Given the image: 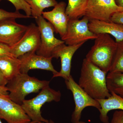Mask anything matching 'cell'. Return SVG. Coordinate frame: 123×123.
I'll return each instance as SVG.
<instances>
[{"instance_id":"83f0119b","label":"cell","mask_w":123,"mask_h":123,"mask_svg":"<svg viewBox=\"0 0 123 123\" xmlns=\"http://www.w3.org/2000/svg\"><path fill=\"white\" fill-rule=\"evenodd\" d=\"M9 92L6 86H0V95H8Z\"/></svg>"},{"instance_id":"484cf974","label":"cell","mask_w":123,"mask_h":123,"mask_svg":"<svg viewBox=\"0 0 123 123\" xmlns=\"http://www.w3.org/2000/svg\"><path fill=\"white\" fill-rule=\"evenodd\" d=\"M12 55L10 53V48L8 46L0 43V56Z\"/></svg>"},{"instance_id":"30bf717a","label":"cell","mask_w":123,"mask_h":123,"mask_svg":"<svg viewBox=\"0 0 123 123\" xmlns=\"http://www.w3.org/2000/svg\"><path fill=\"white\" fill-rule=\"evenodd\" d=\"M0 118L8 123H27L31 121L21 105L16 103L8 95H0Z\"/></svg>"},{"instance_id":"d6986e66","label":"cell","mask_w":123,"mask_h":123,"mask_svg":"<svg viewBox=\"0 0 123 123\" xmlns=\"http://www.w3.org/2000/svg\"><path fill=\"white\" fill-rule=\"evenodd\" d=\"M106 83L110 92H114L123 98V72H108Z\"/></svg>"},{"instance_id":"7402d4cb","label":"cell","mask_w":123,"mask_h":123,"mask_svg":"<svg viewBox=\"0 0 123 123\" xmlns=\"http://www.w3.org/2000/svg\"><path fill=\"white\" fill-rule=\"evenodd\" d=\"M1 0H0V1ZM11 2L15 7L16 11L22 10L25 12L26 15L31 17V11L29 5L25 0H8Z\"/></svg>"},{"instance_id":"277c9868","label":"cell","mask_w":123,"mask_h":123,"mask_svg":"<svg viewBox=\"0 0 123 123\" xmlns=\"http://www.w3.org/2000/svg\"><path fill=\"white\" fill-rule=\"evenodd\" d=\"M61 97V94L60 91L55 90L48 85L42 89L38 94L35 98L29 100H24L21 105L32 121L47 123L49 120L42 116L41 108L46 103L53 101L59 102Z\"/></svg>"},{"instance_id":"e0dca14e","label":"cell","mask_w":123,"mask_h":123,"mask_svg":"<svg viewBox=\"0 0 123 123\" xmlns=\"http://www.w3.org/2000/svg\"><path fill=\"white\" fill-rule=\"evenodd\" d=\"M21 62L18 58L12 55L0 56V69L8 81L20 73Z\"/></svg>"},{"instance_id":"8fae6325","label":"cell","mask_w":123,"mask_h":123,"mask_svg":"<svg viewBox=\"0 0 123 123\" xmlns=\"http://www.w3.org/2000/svg\"><path fill=\"white\" fill-rule=\"evenodd\" d=\"M84 43L71 46H66L65 43L56 47L52 51L51 57L59 59L61 60V69L57 74L53 75V78L61 77L65 80L71 76V65L73 56L76 52L81 47Z\"/></svg>"},{"instance_id":"ac0fdd59","label":"cell","mask_w":123,"mask_h":123,"mask_svg":"<svg viewBox=\"0 0 123 123\" xmlns=\"http://www.w3.org/2000/svg\"><path fill=\"white\" fill-rule=\"evenodd\" d=\"M88 0H68L66 13L69 19H78L85 14Z\"/></svg>"},{"instance_id":"52a82bcc","label":"cell","mask_w":123,"mask_h":123,"mask_svg":"<svg viewBox=\"0 0 123 123\" xmlns=\"http://www.w3.org/2000/svg\"><path fill=\"white\" fill-rule=\"evenodd\" d=\"M35 20L40 31L41 41L40 46L36 53L44 57H51L53 49L65 42L55 37L53 26L42 15L36 18Z\"/></svg>"},{"instance_id":"5b68a950","label":"cell","mask_w":123,"mask_h":123,"mask_svg":"<svg viewBox=\"0 0 123 123\" xmlns=\"http://www.w3.org/2000/svg\"><path fill=\"white\" fill-rule=\"evenodd\" d=\"M65 83L67 88L72 93L75 102V110L71 118L72 123H77L80 121L82 112L86 107H93L100 110L101 106L98 101L87 94L75 81L72 75L65 80Z\"/></svg>"},{"instance_id":"cb8c5ba5","label":"cell","mask_w":123,"mask_h":123,"mask_svg":"<svg viewBox=\"0 0 123 123\" xmlns=\"http://www.w3.org/2000/svg\"><path fill=\"white\" fill-rule=\"evenodd\" d=\"M111 123H123V111H116L114 112Z\"/></svg>"},{"instance_id":"ffe728a7","label":"cell","mask_w":123,"mask_h":123,"mask_svg":"<svg viewBox=\"0 0 123 123\" xmlns=\"http://www.w3.org/2000/svg\"><path fill=\"white\" fill-rule=\"evenodd\" d=\"M30 7L31 15L37 18L41 15L44 9L55 7L58 4L56 0H25Z\"/></svg>"},{"instance_id":"2e32d148","label":"cell","mask_w":123,"mask_h":123,"mask_svg":"<svg viewBox=\"0 0 123 123\" xmlns=\"http://www.w3.org/2000/svg\"><path fill=\"white\" fill-rule=\"evenodd\" d=\"M110 93L111 95L108 98L97 100L101 106L99 111V118L103 123H109L107 114L110 111L117 110L123 111V98L114 92Z\"/></svg>"},{"instance_id":"3957f363","label":"cell","mask_w":123,"mask_h":123,"mask_svg":"<svg viewBox=\"0 0 123 123\" xmlns=\"http://www.w3.org/2000/svg\"><path fill=\"white\" fill-rule=\"evenodd\" d=\"M49 84V81L40 80L30 76L28 74L20 73L8 81L6 87L9 98L16 103L21 105L27 95L39 92Z\"/></svg>"},{"instance_id":"4316f807","label":"cell","mask_w":123,"mask_h":123,"mask_svg":"<svg viewBox=\"0 0 123 123\" xmlns=\"http://www.w3.org/2000/svg\"><path fill=\"white\" fill-rule=\"evenodd\" d=\"M8 81L0 69V86H6Z\"/></svg>"},{"instance_id":"1f68e13d","label":"cell","mask_w":123,"mask_h":123,"mask_svg":"<svg viewBox=\"0 0 123 123\" xmlns=\"http://www.w3.org/2000/svg\"><path fill=\"white\" fill-rule=\"evenodd\" d=\"M77 123H85V122H83V121H79V122H78Z\"/></svg>"},{"instance_id":"8992f818","label":"cell","mask_w":123,"mask_h":123,"mask_svg":"<svg viewBox=\"0 0 123 123\" xmlns=\"http://www.w3.org/2000/svg\"><path fill=\"white\" fill-rule=\"evenodd\" d=\"M89 19L85 16L82 19H70L65 35L61 38L66 45L71 46L95 39L98 35L89 29Z\"/></svg>"},{"instance_id":"9c48e42d","label":"cell","mask_w":123,"mask_h":123,"mask_svg":"<svg viewBox=\"0 0 123 123\" xmlns=\"http://www.w3.org/2000/svg\"><path fill=\"white\" fill-rule=\"evenodd\" d=\"M123 10L115 0H88L85 16L89 20L109 22L114 14Z\"/></svg>"},{"instance_id":"44dd1931","label":"cell","mask_w":123,"mask_h":123,"mask_svg":"<svg viewBox=\"0 0 123 123\" xmlns=\"http://www.w3.org/2000/svg\"><path fill=\"white\" fill-rule=\"evenodd\" d=\"M118 44L116 53L109 72H123V41Z\"/></svg>"},{"instance_id":"f546056e","label":"cell","mask_w":123,"mask_h":123,"mask_svg":"<svg viewBox=\"0 0 123 123\" xmlns=\"http://www.w3.org/2000/svg\"><path fill=\"white\" fill-rule=\"evenodd\" d=\"M27 123H45L44 122L40 121H31V122Z\"/></svg>"},{"instance_id":"6da1fadb","label":"cell","mask_w":123,"mask_h":123,"mask_svg":"<svg viewBox=\"0 0 123 123\" xmlns=\"http://www.w3.org/2000/svg\"><path fill=\"white\" fill-rule=\"evenodd\" d=\"M107 74L85 58L82 64L78 85L94 99L107 98L111 95L107 86Z\"/></svg>"},{"instance_id":"d4e9b609","label":"cell","mask_w":123,"mask_h":123,"mask_svg":"<svg viewBox=\"0 0 123 123\" xmlns=\"http://www.w3.org/2000/svg\"><path fill=\"white\" fill-rule=\"evenodd\" d=\"M110 21L123 25V10L114 14L111 18Z\"/></svg>"},{"instance_id":"5bb4252c","label":"cell","mask_w":123,"mask_h":123,"mask_svg":"<svg viewBox=\"0 0 123 123\" xmlns=\"http://www.w3.org/2000/svg\"><path fill=\"white\" fill-rule=\"evenodd\" d=\"M66 4L64 1L58 3L52 10L43 12L42 16L52 25L56 34L61 38L65 35L69 18L66 13Z\"/></svg>"},{"instance_id":"f1b7e54d","label":"cell","mask_w":123,"mask_h":123,"mask_svg":"<svg viewBox=\"0 0 123 123\" xmlns=\"http://www.w3.org/2000/svg\"><path fill=\"white\" fill-rule=\"evenodd\" d=\"M116 4L119 7L123 9V0H115Z\"/></svg>"},{"instance_id":"ba28073f","label":"cell","mask_w":123,"mask_h":123,"mask_svg":"<svg viewBox=\"0 0 123 123\" xmlns=\"http://www.w3.org/2000/svg\"><path fill=\"white\" fill-rule=\"evenodd\" d=\"M40 33L37 26L31 23L21 38L15 45L10 47V53L18 58L31 52H36L40 46Z\"/></svg>"},{"instance_id":"603a6c76","label":"cell","mask_w":123,"mask_h":123,"mask_svg":"<svg viewBox=\"0 0 123 123\" xmlns=\"http://www.w3.org/2000/svg\"><path fill=\"white\" fill-rule=\"evenodd\" d=\"M31 17L21 14L19 11H15L14 12H8L0 9V21L8 18H27Z\"/></svg>"},{"instance_id":"4fadbf2b","label":"cell","mask_w":123,"mask_h":123,"mask_svg":"<svg viewBox=\"0 0 123 123\" xmlns=\"http://www.w3.org/2000/svg\"><path fill=\"white\" fill-rule=\"evenodd\" d=\"M18 58L21 62V73L28 74L29 70L33 69L48 70L52 72L53 75L58 73L53 67L51 57H44L33 51L25 53Z\"/></svg>"},{"instance_id":"9a60e30c","label":"cell","mask_w":123,"mask_h":123,"mask_svg":"<svg viewBox=\"0 0 123 123\" xmlns=\"http://www.w3.org/2000/svg\"><path fill=\"white\" fill-rule=\"evenodd\" d=\"M89 29L95 34H108L112 36L117 43L123 41V25L111 21L89 20Z\"/></svg>"},{"instance_id":"7a4b0ae2","label":"cell","mask_w":123,"mask_h":123,"mask_svg":"<svg viewBox=\"0 0 123 123\" xmlns=\"http://www.w3.org/2000/svg\"><path fill=\"white\" fill-rule=\"evenodd\" d=\"M97 35L86 59L107 73L112 65L118 44L108 34Z\"/></svg>"},{"instance_id":"7c38bea8","label":"cell","mask_w":123,"mask_h":123,"mask_svg":"<svg viewBox=\"0 0 123 123\" xmlns=\"http://www.w3.org/2000/svg\"><path fill=\"white\" fill-rule=\"evenodd\" d=\"M14 18H8L0 21V43L12 47L24 35L27 27L18 24Z\"/></svg>"},{"instance_id":"4dcf8cb0","label":"cell","mask_w":123,"mask_h":123,"mask_svg":"<svg viewBox=\"0 0 123 123\" xmlns=\"http://www.w3.org/2000/svg\"><path fill=\"white\" fill-rule=\"evenodd\" d=\"M55 123L52 120H49L48 123Z\"/></svg>"},{"instance_id":"d6a6232c","label":"cell","mask_w":123,"mask_h":123,"mask_svg":"<svg viewBox=\"0 0 123 123\" xmlns=\"http://www.w3.org/2000/svg\"><path fill=\"white\" fill-rule=\"evenodd\" d=\"M0 118V123H2V122H1V120Z\"/></svg>"}]
</instances>
